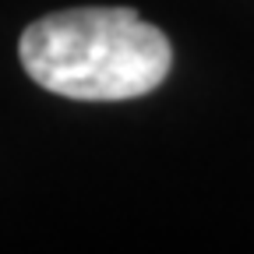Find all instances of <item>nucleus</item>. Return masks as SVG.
I'll return each instance as SVG.
<instances>
[{"label":"nucleus","instance_id":"nucleus-1","mask_svg":"<svg viewBox=\"0 0 254 254\" xmlns=\"http://www.w3.org/2000/svg\"><path fill=\"white\" fill-rule=\"evenodd\" d=\"M21 67L60 99L124 103L166 81L173 46L131 7H71L21 32Z\"/></svg>","mask_w":254,"mask_h":254}]
</instances>
